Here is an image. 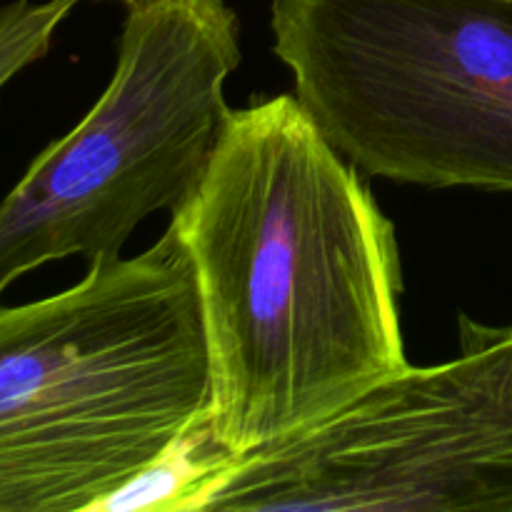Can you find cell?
<instances>
[{
	"mask_svg": "<svg viewBox=\"0 0 512 512\" xmlns=\"http://www.w3.org/2000/svg\"><path fill=\"white\" fill-rule=\"evenodd\" d=\"M80 0H13L0 8V90L43 60L60 23Z\"/></svg>",
	"mask_w": 512,
	"mask_h": 512,
	"instance_id": "6",
	"label": "cell"
},
{
	"mask_svg": "<svg viewBox=\"0 0 512 512\" xmlns=\"http://www.w3.org/2000/svg\"><path fill=\"white\" fill-rule=\"evenodd\" d=\"M270 33L363 175L512 193V0H270Z\"/></svg>",
	"mask_w": 512,
	"mask_h": 512,
	"instance_id": "3",
	"label": "cell"
},
{
	"mask_svg": "<svg viewBox=\"0 0 512 512\" xmlns=\"http://www.w3.org/2000/svg\"><path fill=\"white\" fill-rule=\"evenodd\" d=\"M240 58L225 0H125L108 88L0 200V298L55 260L120 255L148 215L180 213L233 113Z\"/></svg>",
	"mask_w": 512,
	"mask_h": 512,
	"instance_id": "4",
	"label": "cell"
},
{
	"mask_svg": "<svg viewBox=\"0 0 512 512\" xmlns=\"http://www.w3.org/2000/svg\"><path fill=\"white\" fill-rule=\"evenodd\" d=\"M458 333L448 363L228 460L188 512H512V323L460 313Z\"/></svg>",
	"mask_w": 512,
	"mask_h": 512,
	"instance_id": "5",
	"label": "cell"
},
{
	"mask_svg": "<svg viewBox=\"0 0 512 512\" xmlns=\"http://www.w3.org/2000/svg\"><path fill=\"white\" fill-rule=\"evenodd\" d=\"M208 413L203 310L173 223L63 293L0 298V512H100Z\"/></svg>",
	"mask_w": 512,
	"mask_h": 512,
	"instance_id": "2",
	"label": "cell"
},
{
	"mask_svg": "<svg viewBox=\"0 0 512 512\" xmlns=\"http://www.w3.org/2000/svg\"><path fill=\"white\" fill-rule=\"evenodd\" d=\"M233 458L293 440L408 368L395 225L295 95L233 110L180 213Z\"/></svg>",
	"mask_w": 512,
	"mask_h": 512,
	"instance_id": "1",
	"label": "cell"
}]
</instances>
